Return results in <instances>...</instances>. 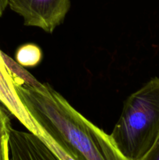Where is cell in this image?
<instances>
[{
	"instance_id": "obj_5",
	"label": "cell",
	"mask_w": 159,
	"mask_h": 160,
	"mask_svg": "<svg viewBox=\"0 0 159 160\" xmlns=\"http://www.w3.org/2000/svg\"><path fill=\"white\" fill-rule=\"evenodd\" d=\"M0 103L30 132L40 136V129L20 101L0 50Z\"/></svg>"
},
{
	"instance_id": "obj_11",
	"label": "cell",
	"mask_w": 159,
	"mask_h": 160,
	"mask_svg": "<svg viewBox=\"0 0 159 160\" xmlns=\"http://www.w3.org/2000/svg\"><path fill=\"white\" fill-rule=\"evenodd\" d=\"M8 6V0H0V17L2 16L5 9Z\"/></svg>"
},
{
	"instance_id": "obj_3",
	"label": "cell",
	"mask_w": 159,
	"mask_h": 160,
	"mask_svg": "<svg viewBox=\"0 0 159 160\" xmlns=\"http://www.w3.org/2000/svg\"><path fill=\"white\" fill-rule=\"evenodd\" d=\"M8 6L23 24L51 34L62 24L70 9V0H8Z\"/></svg>"
},
{
	"instance_id": "obj_9",
	"label": "cell",
	"mask_w": 159,
	"mask_h": 160,
	"mask_svg": "<svg viewBox=\"0 0 159 160\" xmlns=\"http://www.w3.org/2000/svg\"><path fill=\"white\" fill-rule=\"evenodd\" d=\"M0 160H9L8 149V132L0 136Z\"/></svg>"
},
{
	"instance_id": "obj_1",
	"label": "cell",
	"mask_w": 159,
	"mask_h": 160,
	"mask_svg": "<svg viewBox=\"0 0 159 160\" xmlns=\"http://www.w3.org/2000/svg\"><path fill=\"white\" fill-rule=\"evenodd\" d=\"M28 113L41 130L75 160H128L106 134L48 84L36 88L14 84Z\"/></svg>"
},
{
	"instance_id": "obj_4",
	"label": "cell",
	"mask_w": 159,
	"mask_h": 160,
	"mask_svg": "<svg viewBox=\"0 0 159 160\" xmlns=\"http://www.w3.org/2000/svg\"><path fill=\"white\" fill-rule=\"evenodd\" d=\"M8 149L9 160H60L40 137L12 126L8 131Z\"/></svg>"
},
{
	"instance_id": "obj_7",
	"label": "cell",
	"mask_w": 159,
	"mask_h": 160,
	"mask_svg": "<svg viewBox=\"0 0 159 160\" xmlns=\"http://www.w3.org/2000/svg\"><path fill=\"white\" fill-rule=\"evenodd\" d=\"M16 61L24 67H34L42 60V50L37 45L26 43L17 48L16 52Z\"/></svg>"
},
{
	"instance_id": "obj_8",
	"label": "cell",
	"mask_w": 159,
	"mask_h": 160,
	"mask_svg": "<svg viewBox=\"0 0 159 160\" xmlns=\"http://www.w3.org/2000/svg\"><path fill=\"white\" fill-rule=\"evenodd\" d=\"M1 105L0 103V136L8 132L11 127L9 117Z\"/></svg>"
},
{
	"instance_id": "obj_2",
	"label": "cell",
	"mask_w": 159,
	"mask_h": 160,
	"mask_svg": "<svg viewBox=\"0 0 159 160\" xmlns=\"http://www.w3.org/2000/svg\"><path fill=\"white\" fill-rule=\"evenodd\" d=\"M110 136L128 160H140L151 149L159 137V78L128 97Z\"/></svg>"
},
{
	"instance_id": "obj_6",
	"label": "cell",
	"mask_w": 159,
	"mask_h": 160,
	"mask_svg": "<svg viewBox=\"0 0 159 160\" xmlns=\"http://www.w3.org/2000/svg\"><path fill=\"white\" fill-rule=\"evenodd\" d=\"M2 56L5 64L10 73L14 84H25L38 89L43 88L45 87V84L39 82L33 75H31L24 68V67L19 64L17 61L13 60L12 58L9 57L3 52H2Z\"/></svg>"
},
{
	"instance_id": "obj_10",
	"label": "cell",
	"mask_w": 159,
	"mask_h": 160,
	"mask_svg": "<svg viewBox=\"0 0 159 160\" xmlns=\"http://www.w3.org/2000/svg\"><path fill=\"white\" fill-rule=\"evenodd\" d=\"M140 160H159V137L151 149Z\"/></svg>"
}]
</instances>
